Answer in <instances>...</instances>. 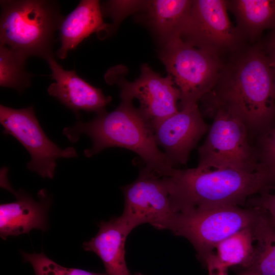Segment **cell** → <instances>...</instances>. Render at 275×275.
I'll return each instance as SVG.
<instances>
[{
    "mask_svg": "<svg viewBox=\"0 0 275 275\" xmlns=\"http://www.w3.org/2000/svg\"><path fill=\"white\" fill-rule=\"evenodd\" d=\"M207 112L226 109L248 130L264 132L275 118L274 78L268 56L257 45H248L224 60L212 90L201 99Z\"/></svg>",
    "mask_w": 275,
    "mask_h": 275,
    "instance_id": "obj_1",
    "label": "cell"
},
{
    "mask_svg": "<svg viewBox=\"0 0 275 275\" xmlns=\"http://www.w3.org/2000/svg\"><path fill=\"white\" fill-rule=\"evenodd\" d=\"M121 99L114 111L98 115L87 122L79 121L64 128L63 134L72 143L77 142L81 134L87 135L92 141V147L84 151L87 157L107 148H124L138 154L149 170L160 176H170L175 166L159 149L151 125L132 100Z\"/></svg>",
    "mask_w": 275,
    "mask_h": 275,
    "instance_id": "obj_2",
    "label": "cell"
},
{
    "mask_svg": "<svg viewBox=\"0 0 275 275\" xmlns=\"http://www.w3.org/2000/svg\"><path fill=\"white\" fill-rule=\"evenodd\" d=\"M175 213L243 204L248 198L271 189L264 169L249 172L232 169H174L168 176Z\"/></svg>",
    "mask_w": 275,
    "mask_h": 275,
    "instance_id": "obj_3",
    "label": "cell"
},
{
    "mask_svg": "<svg viewBox=\"0 0 275 275\" xmlns=\"http://www.w3.org/2000/svg\"><path fill=\"white\" fill-rule=\"evenodd\" d=\"M0 45L28 58L53 56L55 32L63 18L50 0L1 1Z\"/></svg>",
    "mask_w": 275,
    "mask_h": 275,
    "instance_id": "obj_4",
    "label": "cell"
},
{
    "mask_svg": "<svg viewBox=\"0 0 275 275\" xmlns=\"http://www.w3.org/2000/svg\"><path fill=\"white\" fill-rule=\"evenodd\" d=\"M213 118L203 144L198 149L201 170L232 169L249 172L264 169L257 151L250 145L248 128L238 116L223 108L208 112Z\"/></svg>",
    "mask_w": 275,
    "mask_h": 275,
    "instance_id": "obj_5",
    "label": "cell"
},
{
    "mask_svg": "<svg viewBox=\"0 0 275 275\" xmlns=\"http://www.w3.org/2000/svg\"><path fill=\"white\" fill-rule=\"evenodd\" d=\"M260 210L226 206L175 213L167 230L184 237L202 261L216 245L229 236L254 226Z\"/></svg>",
    "mask_w": 275,
    "mask_h": 275,
    "instance_id": "obj_6",
    "label": "cell"
},
{
    "mask_svg": "<svg viewBox=\"0 0 275 275\" xmlns=\"http://www.w3.org/2000/svg\"><path fill=\"white\" fill-rule=\"evenodd\" d=\"M160 58L180 91L181 107L198 103L212 90L224 64L221 58L185 43L179 35L164 44Z\"/></svg>",
    "mask_w": 275,
    "mask_h": 275,
    "instance_id": "obj_7",
    "label": "cell"
},
{
    "mask_svg": "<svg viewBox=\"0 0 275 275\" xmlns=\"http://www.w3.org/2000/svg\"><path fill=\"white\" fill-rule=\"evenodd\" d=\"M227 0H194L180 32L185 43L224 61L246 41L227 13Z\"/></svg>",
    "mask_w": 275,
    "mask_h": 275,
    "instance_id": "obj_8",
    "label": "cell"
},
{
    "mask_svg": "<svg viewBox=\"0 0 275 275\" xmlns=\"http://www.w3.org/2000/svg\"><path fill=\"white\" fill-rule=\"evenodd\" d=\"M3 132L16 139L30 154L28 170L43 178H53L59 158L77 157L72 147L62 149L46 135L35 115L33 105L19 109L0 105Z\"/></svg>",
    "mask_w": 275,
    "mask_h": 275,
    "instance_id": "obj_9",
    "label": "cell"
},
{
    "mask_svg": "<svg viewBox=\"0 0 275 275\" xmlns=\"http://www.w3.org/2000/svg\"><path fill=\"white\" fill-rule=\"evenodd\" d=\"M121 189L124 207L120 217L131 230L144 224L167 229L175 213L167 176L158 175L144 167L135 181Z\"/></svg>",
    "mask_w": 275,
    "mask_h": 275,
    "instance_id": "obj_10",
    "label": "cell"
},
{
    "mask_svg": "<svg viewBox=\"0 0 275 275\" xmlns=\"http://www.w3.org/2000/svg\"><path fill=\"white\" fill-rule=\"evenodd\" d=\"M121 98L140 103L138 108L143 118L152 126L176 113L180 92L172 77H162L147 64H143L140 76L132 82L122 81Z\"/></svg>",
    "mask_w": 275,
    "mask_h": 275,
    "instance_id": "obj_11",
    "label": "cell"
},
{
    "mask_svg": "<svg viewBox=\"0 0 275 275\" xmlns=\"http://www.w3.org/2000/svg\"><path fill=\"white\" fill-rule=\"evenodd\" d=\"M198 105H186L152 126L155 141L174 164H184L209 129Z\"/></svg>",
    "mask_w": 275,
    "mask_h": 275,
    "instance_id": "obj_12",
    "label": "cell"
},
{
    "mask_svg": "<svg viewBox=\"0 0 275 275\" xmlns=\"http://www.w3.org/2000/svg\"><path fill=\"white\" fill-rule=\"evenodd\" d=\"M6 168L1 171V186L12 192L15 201L0 205V235L6 240L8 236L29 233L33 229L46 231L48 228L47 212L51 199L46 191L38 193L40 201L33 199L23 190H14L7 180Z\"/></svg>",
    "mask_w": 275,
    "mask_h": 275,
    "instance_id": "obj_13",
    "label": "cell"
},
{
    "mask_svg": "<svg viewBox=\"0 0 275 275\" xmlns=\"http://www.w3.org/2000/svg\"><path fill=\"white\" fill-rule=\"evenodd\" d=\"M55 82L47 88L48 94L56 98L76 115L79 111L93 112L97 115L106 112L105 107L112 97L102 90L79 77L74 70H66L58 64L54 57L47 60Z\"/></svg>",
    "mask_w": 275,
    "mask_h": 275,
    "instance_id": "obj_14",
    "label": "cell"
},
{
    "mask_svg": "<svg viewBox=\"0 0 275 275\" xmlns=\"http://www.w3.org/2000/svg\"><path fill=\"white\" fill-rule=\"evenodd\" d=\"M131 230L120 216L101 221L97 234L83 243L102 260L107 275H131L125 259V242Z\"/></svg>",
    "mask_w": 275,
    "mask_h": 275,
    "instance_id": "obj_15",
    "label": "cell"
},
{
    "mask_svg": "<svg viewBox=\"0 0 275 275\" xmlns=\"http://www.w3.org/2000/svg\"><path fill=\"white\" fill-rule=\"evenodd\" d=\"M111 25L104 22L99 1L81 0L76 8L64 16L59 27L61 46L57 57L65 59L68 52L74 49L92 33L109 31Z\"/></svg>",
    "mask_w": 275,
    "mask_h": 275,
    "instance_id": "obj_16",
    "label": "cell"
},
{
    "mask_svg": "<svg viewBox=\"0 0 275 275\" xmlns=\"http://www.w3.org/2000/svg\"><path fill=\"white\" fill-rule=\"evenodd\" d=\"M236 28L244 40L255 41L267 29H275V0H228Z\"/></svg>",
    "mask_w": 275,
    "mask_h": 275,
    "instance_id": "obj_17",
    "label": "cell"
},
{
    "mask_svg": "<svg viewBox=\"0 0 275 275\" xmlns=\"http://www.w3.org/2000/svg\"><path fill=\"white\" fill-rule=\"evenodd\" d=\"M193 1H149L146 11L149 22L158 37L166 43L179 35Z\"/></svg>",
    "mask_w": 275,
    "mask_h": 275,
    "instance_id": "obj_18",
    "label": "cell"
},
{
    "mask_svg": "<svg viewBox=\"0 0 275 275\" xmlns=\"http://www.w3.org/2000/svg\"><path fill=\"white\" fill-rule=\"evenodd\" d=\"M259 210L252 227L256 245L247 269L251 275H275V225L264 212Z\"/></svg>",
    "mask_w": 275,
    "mask_h": 275,
    "instance_id": "obj_19",
    "label": "cell"
},
{
    "mask_svg": "<svg viewBox=\"0 0 275 275\" xmlns=\"http://www.w3.org/2000/svg\"><path fill=\"white\" fill-rule=\"evenodd\" d=\"M252 227L243 229L229 236L216 246V256L225 266L251 265L255 251V239Z\"/></svg>",
    "mask_w": 275,
    "mask_h": 275,
    "instance_id": "obj_20",
    "label": "cell"
},
{
    "mask_svg": "<svg viewBox=\"0 0 275 275\" xmlns=\"http://www.w3.org/2000/svg\"><path fill=\"white\" fill-rule=\"evenodd\" d=\"M27 58L0 45V86L23 92L31 84L32 75L25 69Z\"/></svg>",
    "mask_w": 275,
    "mask_h": 275,
    "instance_id": "obj_21",
    "label": "cell"
},
{
    "mask_svg": "<svg viewBox=\"0 0 275 275\" xmlns=\"http://www.w3.org/2000/svg\"><path fill=\"white\" fill-rule=\"evenodd\" d=\"M23 260L32 266L36 275H107L78 268H67L48 258L43 253L29 254L21 252Z\"/></svg>",
    "mask_w": 275,
    "mask_h": 275,
    "instance_id": "obj_22",
    "label": "cell"
},
{
    "mask_svg": "<svg viewBox=\"0 0 275 275\" xmlns=\"http://www.w3.org/2000/svg\"><path fill=\"white\" fill-rule=\"evenodd\" d=\"M149 1H108L101 6L102 14L109 16L116 25L127 15L146 10Z\"/></svg>",
    "mask_w": 275,
    "mask_h": 275,
    "instance_id": "obj_23",
    "label": "cell"
},
{
    "mask_svg": "<svg viewBox=\"0 0 275 275\" xmlns=\"http://www.w3.org/2000/svg\"><path fill=\"white\" fill-rule=\"evenodd\" d=\"M247 201L251 208H257L264 212L275 225V193H270L269 191H264Z\"/></svg>",
    "mask_w": 275,
    "mask_h": 275,
    "instance_id": "obj_24",
    "label": "cell"
},
{
    "mask_svg": "<svg viewBox=\"0 0 275 275\" xmlns=\"http://www.w3.org/2000/svg\"><path fill=\"white\" fill-rule=\"evenodd\" d=\"M208 271V275H226L228 267L224 266L213 252L207 255L202 261Z\"/></svg>",
    "mask_w": 275,
    "mask_h": 275,
    "instance_id": "obj_25",
    "label": "cell"
},
{
    "mask_svg": "<svg viewBox=\"0 0 275 275\" xmlns=\"http://www.w3.org/2000/svg\"><path fill=\"white\" fill-rule=\"evenodd\" d=\"M266 48L268 51L275 50V29L273 30L269 36Z\"/></svg>",
    "mask_w": 275,
    "mask_h": 275,
    "instance_id": "obj_26",
    "label": "cell"
},
{
    "mask_svg": "<svg viewBox=\"0 0 275 275\" xmlns=\"http://www.w3.org/2000/svg\"><path fill=\"white\" fill-rule=\"evenodd\" d=\"M270 64L272 69L274 78V88L275 94V50L269 51V53L267 54Z\"/></svg>",
    "mask_w": 275,
    "mask_h": 275,
    "instance_id": "obj_27",
    "label": "cell"
},
{
    "mask_svg": "<svg viewBox=\"0 0 275 275\" xmlns=\"http://www.w3.org/2000/svg\"><path fill=\"white\" fill-rule=\"evenodd\" d=\"M270 178L272 187L275 189V170L270 174Z\"/></svg>",
    "mask_w": 275,
    "mask_h": 275,
    "instance_id": "obj_28",
    "label": "cell"
},
{
    "mask_svg": "<svg viewBox=\"0 0 275 275\" xmlns=\"http://www.w3.org/2000/svg\"><path fill=\"white\" fill-rule=\"evenodd\" d=\"M134 275H144V274H142V273H140V272H136Z\"/></svg>",
    "mask_w": 275,
    "mask_h": 275,
    "instance_id": "obj_29",
    "label": "cell"
},
{
    "mask_svg": "<svg viewBox=\"0 0 275 275\" xmlns=\"http://www.w3.org/2000/svg\"><path fill=\"white\" fill-rule=\"evenodd\" d=\"M248 275H251V274H249Z\"/></svg>",
    "mask_w": 275,
    "mask_h": 275,
    "instance_id": "obj_30",
    "label": "cell"
}]
</instances>
